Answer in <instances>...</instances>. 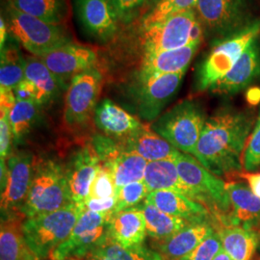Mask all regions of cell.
Segmentation results:
<instances>
[{
	"label": "cell",
	"instance_id": "74e56055",
	"mask_svg": "<svg viewBox=\"0 0 260 260\" xmlns=\"http://www.w3.org/2000/svg\"><path fill=\"white\" fill-rule=\"evenodd\" d=\"M243 167L247 172L260 167V107L243 157Z\"/></svg>",
	"mask_w": 260,
	"mask_h": 260
},
{
	"label": "cell",
	"instance_id": "ac0fdd59",
	"mask_svg": "<svg viewBox=\"0 0 260 260\" xmlns=\"http://www.w3.org/2000/svg\"><path fill=\"white\" fill-rule=\"evenodd\" d=\"M231 212L224 218V226H241L255 230L260 226V199L242 182L226 183Z\"/></svg>",
	"mask_w": 260,
	"mask_h": 260
},
{
	"label": "cell",
	"instance_id": "1f68e13d",
	"mask_svg": "<svg viewBox=\"0 0 260 260\" xmlns=\"http://www.w3.org/2000/svg\"><path fill=\"white\" fill-rule=\"evenodd\" d=\"M84 260H167L154 249L145 245L126 248L109 238Z\"/></svg>",
	"mask_w": 260,
	"mask_h": 260
},
{
	"label": "cell",
	"instance_id": "4dcf8cb0",
	"mask_svg": "<svg viewBox=\"0 0 260 260\" xmlns=\"http://www.w3.org/2000/svg\"><path fill=\"white\" fill-rule=\"evenodd\" d=\"M7 4L48 23L62 25L67 17L66 0H7Z\"/></svg>",
	"mask_w": 260,
	"mask_h": 260
},
{
	"label": "cell",
	"instance_id": "b9f144b4",
	"mask_svg": "<svg viewBox=\"0 0 260 260\" xmlns=\"http://www.w3.org/2000/svg\"><path fill=\"white\" fill-rule=\"evenodd\" d=\"M116 206V197L108 199H91L88 198L84 203V208L93 212L112 213Z\"/></svg>",
	"mask_w": 260,
	"mask_h": 260
},
{
	"label": "cell",
	"instance_id": "d590c367",
	"mask_svg": "<svg viewBox=\"0 0 260 260\" xmlns=\"http://www.w3.org/2000/svg\"><path fill=\"white\" fill-rule=\"evenodd\" d=\"M149 194V189L144 180L121 187L116 193V206L112 213L143 205Z\"/></svg>",
	"mask_w": 260,
	"mask_h": 260
},
{
	"label": "cell",
	"instance_id": "5b68a950",
	"mask_svg": "<svg viewBox=\"0 0 260 260\" xmlns=\"http://www.w3.org/2000/svg\"><path fill=\"white\" fill-rule=\"evenodd\" d=\"M142 30L141 40L145 54L174 50L202 43L205 36L194 9L174 14L157 23L142 27Z\"/></svg>",
	"mask_w": 260,
	"mask_h": 260
},
{
	"label": "cell",
	"instance_id": "bcb514c9",
	"mask_svg": "<svg viewBox=\"0 0 260 260\" xmlns=\"http://www.w3.org/2000/svg\"><path fill=\"white\" fill-rule=\"evenodd\" d=\"M213 260H233L225 251L222 250V251H220L217 255H216V257L214 258Z\"/></svg>",
	"mask_w": 260,
	"mask_h": 260
},
{
	"label": "cell",
	"instance_id": "5bb4252c",
	"mask_svg": "<svg viewBox=\"0 0 260 260\" xmlns=\"http://www.w3.org/2000/svg\"><path fill=\"white\" fill-rule=\"evenodd\" d=\"M38 58L54 75L62 90L68 89L76 75L94 69L98 61L91 48L73 42Z\"/></svg>",
	"mask_w": 260,
	"mask_h": 260
},
{
	"label": "cell",
	"instance_id": "c3c4849f",
	"mask_svg": "<svg viewBox=\"0 0 260 260\" xmlns=\"http://www.w3.org/2000/svg\"><path fill=\"white\" fill-rule=\"evenodd\" d=\"M256 260H260V257H259V258H257V259H256Z\"/></svg>",
	"mask_w": 260,
	"mask_h": 260
},
{
	"label": "cell",
	"instance_id": "8d00e7d4",
	"mask_svg": "<svg viewBox=\"0 0 260 260\" xmlns=\"http://www.w3.org/2000/svg\"><path fill=\"white\" fill-rule=\"evenodd\" d=\"M116 197V185L111 171L103 164L99 169L90 189L89 198L108 199Z\"/></svg>",
	"mask_w": 260,
	"mask_h": 260
},
{
	"label": "cell",
	"instance_id": "7a4b0ae2",
	"mask_svg": "<svg viewBox=\"0 0 260 260\" xmlns=\"http://www.w3.org/2000/svg\"><path fill=\"white\" fill-rule=\"evenodd\" d=\"M72 204L65 169L51 159L35 160L32 182L21 214L31 218Z\"/></svg>",
	"mask_w": 260,
	"mask_h": 260
},
{
	"label": "cell",
	"instance_id": "3957f363",
	"mask_svg": "<svg viewBox=\"0 0 260 260\" xmlns=\"http://www.w3.org/2000/svg\"><path fill=\"white\" fill-rule=\"evenodd\" d=\"M206 119L205 109L200 103L185 100L161 114L150 126L173 147L196 158Z\"/></svg>",
	"mask_w": 260,
	"mask_h": 260
},
{
	"label": "cell",
	"instance_id": "7dc6e473",
	"mask_svg": "<svg viewBox=\"0 0 260 260\" xmlns=\"http://www.w3.org/2000/svg\"><path fill=\"white\" fill-rule=\"evenodd\" d=\"M66 260H82V259H66Z\"/></svg>",
	"mask_w": 260,
	"mask_h": 260
},
{
	"label": "cell",
	"instance_id": "cb8c5ba5",
	"mask_svg": "<svg viewBox=\"0 0 260 260\" xmlns=\"http://www.w3.org/2000/svg\"><path fill=\"white\" fill-rule=\"evenodd\" d=\"M202 43H196L178 49L145 54L139 74L161 75L186 72Z\"/></svg>",
	"mask_w": 260,
	"mask_h": 260
},
{
	"label": "cell",
	"instance_id": "d6a6232c",
	"mask_svg": "<svg viewBox=\"0 0 260 260\" xmlns=\"http://www.w3.org/2000/svg\"><path fill=\"white\" fill-rule=\"evenodd\" d=\"M25 58L19 47L9 44L1 50L0 62V90L14 91L25 78Z\"/></svg>",
	"mask_w": 260,
	"mask_h": 260
},
{
	"label": "cell",
	"instance_id": "f1b7e54d",
	"mask_svg": "<svg viewBox=\"0 0 260 260\" xmlns=\"http://www.w3.org/2000/svg\"><path fill=\"white\" fill-rule=\"evenodd\" d=\"M25 78L35 86L37 90V103L40 106L47 104L59 95L62 90L54 75L48 70L38 57L25 58Z\"/></svg>",
	"mask_w": 260,
	"mask_h": 260
},
{
	"label": "cell",
	"instance_id": "7c38bea8",
	"mask_svg": "<svg viewBox=\"0 0 260 260\" xmlns=\"http://www.w3.org/2000/svg\"><path fill=\"white\" fill-rule=\"evenodd\" d=\"M182 181L195 193L200 203L224 218L231 212L226 183L202 165L194 156L180 152L175 160Z\"/></svg>",
	"mask_w": 260,
	"mask_h": 260
},
{
	"label": "cell",
	"instance_id": "9a60e30c",
	"mask_svg": "<svg viewBox=\"0 0 260 260\" xmlns=\"http://www.w3.org/2000/svg\"><path fill=\"white\" fill-rule=\"evenodd\" d=\"M102 165L93 144H86L78 149L66 168L70 197L76 205H84L90 195L93 178Z\"/></svg>",
	"mask_w": 260,
	"mask_h": 260
},
{
	"label": "cell",
	"instance_id": "2e32d148",
	"mask_svg": "<svg viewBox=\"0 0 260 260\" xmlns=\"http://www.w3.org/2000/svg\"><path fill=\"white\" fill-rule=\"evenodd\" d=\"M77 17L84 30L99 42L112 40L119 19L110 0H75Z\"/></svg>",
	"mask_w": 260,
	"mask_h": 260
},
{
	"label": "cell",
	"instance_id": "d4e9b609",
	"mask_svg": "<svg viewBox=\"0 0 260 260\" xmlns=\"http://www.w3.org/2000/svg\"><path fill=\"white\" fill-rule=\"evenodd\" d=\"M25 217L1 221L0 260H41L29 246L22 230Z\"/></svg>",
	"mask_w": 260,
	"mask_h": 260
},
{
	"label": "cell",
	"instance_id": "9c48e42d",
	"mask_svg": "<svg viewBox=\"0 0 260 260\" xmlns=\"http://www.w3.org/2000/svg\"><path fill=\"white\" fill-rule=\"evenodd\" d=\"M35 160L27 152L17 151L1 161V221L23 216L21 209L32 182Z\"/></svg>",
	"mask_w": 260,
	"mask_h": 260
},
{
	"label": "cell",
	"instance_id": "7bdbcfd3",
	"mask_svg": "<svg viewBox=\"0 0 260 260\" xmlns=\"http://www.w3.org/2000/svg\"><path fill=\"white\" fill-rule=\"evenodd\" d=\"M14 93H15L17 102H35V103H37V90L32 82H30L26 78H24L14 89Z\"/></svg>",
	"mask_w": 260,
	"mask_h": 260
},
{
	"label": "cell",
	"instance_id": "4fadbf2b",
	"mask_svg": "<svg viewBox=\"0 0 260 260\" xmlns=\"http://www.w3.org/2000/svg\"><path fill=\"white\" fill-rule=\"evenodd\" d=\"M109 215L84 209L70 236L56 248L49 260L85 259L110 238Z\"/></svg>",
	"mask_w": 260,
	"mask_h": 260
},
{
	"label": "cell",
	"instance_id": "d6986e66",
	"mask_svg": "<svg viewBox=\"0 0 260 260\" xmlns=\"http://www.w3.org/2000/svg\"><path fill=\"white\" fill-rule=\"evenodd\" d=\"M93 123L103 135L118 141L129 137L143 125L137 117L108 99L96 105Z\"/></svg>",
	"mask_w": 260,
	"mask_h": 260
},
{
	"label": "cell",
	"instance_id": "30bf717a",
	"mask_svg": "<svg viewBox=\"0 0 260 260\" xmlns=\"http://www.w3.org/2000/svg\"><path fill=\"white\" fill-rule=\"evenodd\" d=\"M103 75L95 68L76 75L67 89L63 124L73 132L90 126L102 92Z\"/></svg>",
	"mask_w": 260,
	"mask_h": 260
},
{
	"label": "cell",
	"instance_id": "8992f818",
	"mask_svg": "<svg viewBox=\"0 0 260 260\" xmlns=\"http://www.w3.org/2000/svg\"><path fill=\"white\" fill-rule=\"evenodd\" d=\"M9 34L35 57L45 55L73 40L62 25L36 19L15 9L9 4L5 10Z\"/></svg>",
	"mask_w": 260,
	"mask_h": 260
},
{
	"label": "cell",
	"instance_id": "44dd1931",
	"mask_svg": "<svg viewBox=\"0 0 260 260\" xmlns=\"http://www.w3.org/2000/svg\"><path fill=\"white\" fill-rule=\"evenodd\" d=\"M146 201L155 205L161 211L189 223L205 222L210 216L209 209L205 205L175 191L150 192Z\"/></svg>",
	"mask_w": 260,
	"mask_h": 260
},
{
	"label": "cell",
	"instance_id": "484cf974",
	"mask_svg": "<svg viewBox=\"0 0 260 260\" xmlns=\"http://www.w3.org/2000/svg\"><path fill=\"white\" fill-rule=\"evenodd\" d=\"M144 181L147 184L149 193L162 190L175 191L199 202L193 190L182 181L174 160L149 162L146 168Z\"/></svg>",
	"mask_w": 260,
	"mask_h": 260
},
{
	"label": "cell",
	"instance_id": "ab89813d",
	"mask_svg": "<svg viewBox=\"0 0 260 260\" xmlns=\"http://www.w3.org/2000/svg\"><path fill=\"white\" fill-rule=\"evenodd\" d=\"M118 19L122 22H130L146 5L147 0H110Z\"/></svg>",
	"mask_w": 260,
	"mask_h": 260
},
{
	"label": "cell",
	"instance_id": "7402d4cb",
	"mask_svg": "<svg viewBox=\"0 0 260 260\" xmlns=\"http://www.w3.org/2000/svg\"><path fill=\"white\" fill-rule=\"evenodd\" d=\"M121 142L124 149L137 153L148 162L175 161L181 152L157 134L150 125L144 123L136 132Z\"/></svg>",
	"mask_w": 260,
	"mask_h": 260
},
{
	"label": "cell",
	"instance_id": "4316f807",
	"mask_svg": "<svg viewBox=\"0 0 260 260\" xmlns=\"http://www.w3.org/2000/svg\"><path fill=\"white\" fill-rule=\"evenodd\" d=\"M223 250L233 260H251L260 244V233L241 226H223L218 231Z\"/></svg>",
	"mask_w": 260,
	"mask_h": 260
},
{
	"label": "cell",
	"instance_id": "ffe728a7",
	"mask_svg": "<svg viewBox=\"0 0 260 260\" xmlns=\"http://www.w3.org/2000/svg\"><path fill=\"white\" fill-rule=\"evenodd\" d=\"M215 232L209 221L189 223L167 239L154 241V250L167 260H181Z\"/></svg>",
	"mask_w": 260,
	"mask_h": 260
},
{
	"label": "cell",
	"instance_id": "f6af8a7d",
	"mask_svg": "<svg viewBox=\"0 0 260 260\" xmlns=\"http://www.w3.org/2000/svg\"><path fill=\"white\" fill-rule=\"evenodd\" d=\"M8 34H9L8 25H7L6 19L2 15L1 19H0V48H1V50L6 46Z\"/></svg>",
	"mask_w": 260,
	"mask_h": 260
},
{
	"label": "cell",
	"instance_id": "8fae6325",
	"mask_svg": "<svg viewBox=\"0 0 260 260\" xmlns=\"http://www.w3.org/2000/svg\"><path fill=\"white\" fill-rule=\"evenodd\" d=\"M186 72L161 75L138 74L129 94L135 112L146 121H154L177 94Z\"/></svg>",
	"mask_w": 260,
	"mask_h": 260
},
{
	"label": "cell",
	"instance_id": "ee69618b",
	"mask_svg": "<svg viewBox=\"0 0 260 260\" xmlns=\"http://www.w3.org/2000/svg\"><path fill=\"white\" fill-rule=\"evenodd\" d=\"M240 177L245 178L251 192L260 199V173H241Z\"/></svg>",
	"mask_w": 260,
	"mask_h": 260
},
{
	"label": "cell",
	"instance_id": "e575fe53",
	"mask_svg": "<svg viewBox=\"0 0 260 260\" xmlns=\"http://www.w3.org/2000/svg\"><path fill=\"white\" fill-rule=\"evenodd\" d=\"M197 2L198 0H157L153 8L142 19V27L157 23L179 12L194 9Z\"/></svg>",
	"mask_w": 260,
	"mask_h": 260
},
{
	"label": "cell",
	"instance_id": "e0dca14e",
	"mask_svg": "<svg viewBox=\"0 0 260 260\" xmlns=\"http://www.w3.org/2000/svg\"><path fill=\"white\" fill-rule=\"evenodd\" d=\"M260 78L259 39L252 41L233 69L210 88L211 93L233 95L250 87Z\"/></svg>",
	"mask_w": 260,
	"mask_h": 260
},
{
	"label": "cell",
	"instance_id": "ba28073f",
	"mask_svg": "<svg viewBox=\"0 0 260 260\" xmlns=\"http://www.w3.org/2000/svg\"><path fill=\"white\" fill-rule=\"evenodd\" d=\"M196 16L207 37L217 42L230 37L254 20L251 0H198Z\"/></svg>",
	"mask_w": 260,
	"mask_h": 260
},
{
	"label": "cell",
	"instance_id": "f546056e",
	"mask_svg": "<svg viewBox=\"0 0 260 260\" xmlns=\"http://www.w3.org/2000/svg\"><path fill=\"white\" fill-rule=\"evenodd\" d=\"M143 211L146 220L147 234L154 241L165 240L187 226L186 220L161 211L155 205L145 201Z\"/></svg>",
	"mask_w": 260,
	"mask_h": 260
},
{
	"label": "cell",
	"instance_id": "60d3db41",
	"mask_svg": "<svg viewBox=\"0 0 260 260\" xmlns=\"http://www.w3.org/2000/svg\"><path fill=\"white\" fill-rule=\"evenodd\" d=\"M9 110L0 109V159L6 161L11 152V146L14 142V134L10 124Z\"/></svg>",
	"mask_w": 260,
	"mask_h": 260
},
{
	"label": "cell",
	"instance_id": "f35d334b",
	"mask_svg": "<svg viewBox=\"0 0 260 260\" xmlns=\"http://www.w3.org/2000/svg\"><path fill=\"white\" fill-rule=\"evenodd\" d=\"M223 250L222 240L218 232L209 235L194 251L181 260H213Z\"/></svg>",
	"mask_w": 260,
	"mask_h": 260
},
{
	"label": "cell",
	"instance_id": "83f0119b",
	"mask_svg": "<svg viewBox=\"0 0 260 260\" xmlns=\"http://www.w3.org/2000/svg\"><path fill=\"white\" fill-rule=\"evenodd\" d=\"M148 163L147 160L141 157L137 153L124 149L122 146L121 151L107 166L104 167L108 168L111 171L117 193V191L123 186L144 180Z\"/></svg>",
	"mask_w": 260,
	"mask_h": 260
},
{
	"label": "cell",
	"instance_id": "277c9868",
	"mask_svg": "<svg viewBox=\"0 0 260 260\" xmlns=\"http://www.w3.org/2000/svg\"><path fill=\"white\" fill-rule=\"evenodd\" d=\"M84 209V205L72 204L50 213L24 219L23 233L40 259L50 258L56 248L70 236Z\"/></svg>",
	"mask_w": 260,
	"mask_h": 260
},
{
	"label": "cell",
	"instance_id": "836d02e7",
	"mask_svg": "<svg viewBox=\"0 0 260 260\" xmlns=\"http://www.w3.org/2000/svg\"><path fill=\"white\" fill-rule=\"evenodd\" d=\"M40 105L35 102H17L9 113L14 142L19 143L35 125Z\"/></svg>",
	"mask_w": 260,
	"mask_h": 260
},
{
	"label": "cell",
	"instance_id": "6da1fadb",
	"mask_svg": "<svg viewBox=\"0 0 260 260\" xmlns=\"http://www.w3.org/2000/svg\"><path fill=\"white\" fill-rule=\"evenodd\" d=\"M254 122L252 112L229 106L219 109L206 119L196 159L217 177L241 172Z\"/></svg>",
	"mask_w": 260,
	"mask_h": 260
},
{
	"label": "cell",
	"instance_id": "52a82bcc",
	"mask_svg": "<svg viewBox=\"0 0 260 260\" xmlns=\"http://www.w3.org/2000/svg\"><path fill=\"white\" fill-rule=\"evenodd\" d=\"M260 19L230 37L219 41L200 67L197 74V90H210L214 84L221 80L239 60L251 42L259 38Z\"/></svg>",
	"mask_w": 260,
	"mask_h": 260
},
{
	"label": "cell",
	"instance_id": "603a6c76",
	"mask_svg": "<svg viewBox=\"0 0 260 260\" xmlns=\"http://www.w3.org/2000/svg\"><path fill=\"white\" fill-rule=\"evenodd\" d=\"M143 205L110 213L109 236L112 240L126 248L144 245L148 234Z\"/></svg>",
	"mask_w": 260,
	"mask_h": 260
}]
</instances>
